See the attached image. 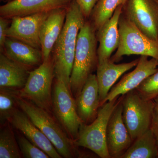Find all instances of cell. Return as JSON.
<instances>
[{"mask_svg":"<svg viewBox=\"0 0 158 158\" xmlns=\"http://www.w3.org/2000/svg\"><path fill=\"white\" fill-rule=\"evenodd\" d=\"M153 101L154 108L150 128L153 133L158 148V96Z\"/></svg>","mask_w":158,"mask_h":158,"instance_id":"83f0119b","label":"cell"},{"mask_svg":"<svg viewBox=\"0 0 158 158\" xmlns=\"http://www.w3.org/2000/svg\"><path fill=\"white\" fill-rule=\"evenodd\" d=\"M139 59L127 63L116 64L111 59L98 62L97 68L100 107L105 103L110 89L125 73L135 67Z\"/></svg>","mask_w":158,"mask_h":158,"instance_id":"ac0fdd59","label":"cell"},{"mask_svg":"<svg viewBox=\"0 0 158 158\" xmlns=\"http://www.w3.org/2000/svg\"><path fill=\"white\" fill-rule=\"evenodd\" d=\"M9 19L0 16V51L3 53L5 42L7 37V31L9 28Z\"/></svg>","mask_w":158,"mask_h":158,"instance_id":"f1b7e54d","label":"cell"},{"mask_svg":"<svg viewBox=\"0 0 158 158\" xmlns=\"http://www.w3.org/2000/svg\"><path fill=\"white\" fill-rule=\"evenodd\" d=\"M1 1H3L4 2H6L7 3L8 2H11V1H14V0H1Z\"/></svg>","mask_w":158,"mask_h":158,"instance_id":"f546056e","label":"cell"},{"mask_svg":"<svg viewBox=\"0 0 158 158\" xmlns=\"http://www.w3.org/2000/svg\"><path fill=\"white\" fill-rule=\"evenodd\" d=\"M86 20L77 3L73 0L67 7L64 26L53 49L56 78L62 80L70 89L78 35Z\"/></svg>","mask_w":158,"mask_h":158,"instance_id":"6da1fadb","label":"cell"},{"mask_svg":"<svg viewBox=\"0 0 158 158\" xmlns=\"http://www.w3.org/2000/svg\"><path fill=\"white\" fill-rule=\"evenodd\" d=\"M75 101L77 113L82 123L90 124L96 118L100 107L96 75L89 76Z\"/></svg>","mask_w":158,"mask_h":158,"instance_id":"9a60e30c","label":"cell"},{"mask_svg":"<svg viewBox=\"0 0 158 158\" xmlns=\"http://www.w3.org/2000/svg\"><path fill=\"white\" fill-rule=\"evenodd\" d=\"M30 73L28 67L1 53L0 88L19 91L25 85Z\"/></svg>","mask_w":158,"mask_h":158,"instance_id":"d6986e66","label":"cell"},{"mask_svg":"<svg viewBox=\"0 0 158 158\" xmlns=\"http://www.w3.org/2000/svg\"><path fill=\"white\" fill-rule=\"evenodd\" d=\"M158 158V148L150 129L139 136L120 158Z\"/></svg>","mask_w":158,"mask_h":158,"instance_id":"44dd1931","label":"cell"},{"mask_svg":"<svg viewBox=\"0 0 158 158\" xmlns=\"http://www.w3.org/2000/svg\"><path fill=\"white\" fill-rule=\"evenodd\" d=\"M143 98L152 100L158 96V70L148 77L135 89Z\"/></svg>","mask_w":158,"mask_h":158,"instance_id":"d4e9b609","label":"cell"},{"mask_svg":"<svg viewBox=\"0 0 158 158\" xmlns=\"http://www.w3.org/2000/svg\"><path fill=\"white\" fill-rule=\"evenodd\" d=\"M122 98V95L110 116L107 127V145L112 158H120L133 142L123 121Z\"/></svg>","mask_w":158,"mask_h":158,"instance_id":"30bf717a","label":"cell"},{"mask_svg":"<svg viewBox=\"0 0 158 158\" xmlns=\"http://www.w3.org/2000/svg\"><path fill=\"white\" fill-rule=\"evenodd\" d=\"M50 11L12 18L7 31V37L41 50L40 30Z\"/></svg>","mask_w":158,"mask_h":158,"instance_id":"8fae6325","label":"cell"},{"mask_svg":"<svg viewBox=\"0 0 158 158\" xmlns=\"http://www.w3.org/2000/svg\"><path fill=\"white\" fill-rule=\"evenodd\" d=\"M67 7L51 11L41 25L39 39L43 61L51 56L55 44L61 34L65 22Z\"/></svg>","mask_w":158,"mask_h":158,"instance_id":"e0dca14e","label":"cell"},{"mask_svg":"<svg viewBox=\"0 0 158 158\" xmlns=\"http://www.w3.org/2000/svg\"><path fill=\"white\" fill-rule=\"evenodd\" d=\"M123 117L133 141L150 129L154 102L144 99L136 89L123 95Z\"/></svg>","mask_w":158,"mask_h":158,"instance_id":"52a82bcc","label":"cell"},{"mask_svg":"<svg viewBox=\"0 0 158 158\" xmlns=\"http://www.w3.org/2000/svg\"><path fill=\"white\" fill-rule=\"evenodd\" d=\"M122 13L144 35L158 41V0H127Z\"/></svg>","mask_w":158,"mask_h":158,"instance_id":"9c48e42d","label":"cell"},{"mask_svg":"<svg viewBox=\"0 0 158 158\" xmlns=\"http://www.w3.org/2000/svg\"><path fill=\"white\" fill-rule=\"evenodd\" d=\"M16 139L22 155L24 158H50L47 154L32 143L23 135L19 134Z\"/></svg>","mask_w":158,"mask_h":158,"instance_id":"484cf974","label":"cell"},{"mask_svg":"<svg viewBox=\"0 0 158 158\" xmlns=\"http://www.w3.org/2000/svg\"><path fill=\"white\" fill-rule=\"evenodd\" d=\"M123 5L118 6L112 17L96 32L98 43L97 53L98 62L111 59L112 54L118 48L119 44L118 21Z\"/></svg>","mask_w":158,"mask_h":158,"instance_id":"2e32d148","label":"cell"},{"mask_svg":"<svg viewBox=\"0 0 158 158\" xmlns=\"http://www.w3.org/2000/svg\"><path fill=\"white\" fill-rule=\"evenodd\" d=\"M98 0H75L85 18L88 19Z\"/></svg>","mask_w":158,"mask_h":158,"instance_id":"4316f807","label":"cell"},{"mask_svg":"<svg viewBox=\"0 0 158 158\" xmlns=\"http://www.w3.org/2000/svg\"><path fill=\"white\" fill-rule=\"evenodd\" d=\"M96 32L90 21L87 19L78 35L70 78L71 91L75 99L88 77L98 65Z\"/></svg>","mask_w":158,"mask_h":158,"instance_id":"7a4b0ae2","label":"cell"},{"mask_svg":"<svg viewBox=\"0 0 158 158\" xmlns=\"http://www.w3.org/2000/svg\"><path fill=\"white\" fill-rule=\"evenodd\" d=\"M52 109L57 120L74 142L82 122L77 113L75 99L70 88L59 79L56 78L54 85Z\"/></svg>","mask_w":158,"mask_h":158,"instance_id":"ba28073f","label":"cell"},{"mask_svg":"<svg viewBox=\"0 0 158 158\" xmlns=\"http://www.w3.org/2000/svg\"><path fill=\"white\" fill-rule=\"evenodd\" d=\"M119 97L106 102L99 109L97 116L90 124L82 123L75 144L88 148L102 158H111L106 139L108 122L116 108Z\"/></svg>","mask_w":158,"mask_h":158,"instance_id":"277c9868","label":"cell"},{"mask_svg":"<svg viewBox=\"0 0 158 158\" xmlns=\"http://www.w3.org/2000/svg\"><path fill=\"white\" fill-rule=\"evenodd\" d=\"M55 77L54 59L51 56L37 68L30 71L27 83L18 91L19 95L52 113V84Z\"/></svg>","mask_w":158,"mask_h":158,"instance_id":"8992f818","label":"cell"},{"mask_svg":"<svg viewBox=\"0 0 158 158\" xmlns=\"http://www.w3.org/2000/svg\"><path fill=\"white\" fill-rule=\"evenodd\" d=\"M18 91L1 88L0 119L1 124L6 123L18 106L16 97Z\"/></svg>","mask_w":158,"mask_h":158,"instance_id":"cb8c5ba5","label":"cell"},{"mask_svg":"<svg viewBox=\"0 0 158 158\" xmlns=\"http://www.w3.org/2000/svg\"><path fill=\"white\" fill-rule=\"evenodd\" d=\"M18 107L27 114L29 118L49 141L62 157L75 158L80 156L77 146L68 135L58 120L51 113L19 96L16 97Z\"/></svg>","mask_w":158,"mask_h":158,"instance_id":"3957f363","label":"cell"},{"mask_svg":"<svg viewBox=\"0 0 158 158\" xmlns=\"http://www.w3.org/2000/svg\"><path fill=\"white\" fill-rule=\"evenodd\" d=\"M158 66L157 59L152 58L148 59V57L140 56L135 68L126 74L118 83L111 88L105 103L136 89L145 79L158 70Z\"/></svg>","mask_w":158,"mask_h":158,"instance_id":"7c38bea8","label":"cell"},{"mask_svg":"<svg viewBox=\"0 0 158 158\" xmlns=\"http://www.w3.org/2000/svg\"><path fill=\"white\" fill-rule=\"evenodd\" d=\"M73 0H14L0 6V16L12 18L66 8Z\"/></svg>","mask_w":158,"mask_h":158,"instance_id":"4fadbf2b","label":"cell"},{"mask_svg":"<svg viewBox=\"0 0 158 158\" xmlns=\"http://www.w3.org/2000/svg\"><path fill=\"white\" fill-rule=\"evenodd\" d=\"M3 53L10 59L29 69L38 67L43 62L41 50L10 37L6 39Z\"/></svg>","mask_w":158,"mask_h":158,"instance_id":"ffe728a7","label":"cell"},{"mask_svg":"<svg viewBox=\"0 0 158 158\" xmlns=\"http://www.w3.org/2000/svg\"><path fill=\"white\" fill-rule=\"evenodd\" d=\"M127 0H98L88 20L97 31L113 16L115 10Z\"/></svg>","mask_w":158,"mask_h":158,"instance_id":"7402d4cb","label":"cell"},{"mask_svg":"<svg viewBox=\"0 0 158 158\" xmlns=\"http://www.w3.org/2000/svg\"><path fill=\"white\" fill-rule=\"evenodd\" d=\"M118 30L119 45L110 59L113 62H119L124 56L131 55L146 56L158 60V41L144 35L122 13L118 21Z\"/></svg>","mask_w":158,"mask_h":158,"instance_id":"5b68a950","label":"cell"},{"mask_svg":"<svg viewBox=\"0 0 158 158\" xmlns=\"http://www.w3.org/2000/svg\"><path fill=\"white\" fill-rule=\"evenodd\" d=\"M8 122L29 141L47 154L50 158H62L52 142L22 110L16 108Z\"/></svg>","mask_w":158,"mask_h":158,"instance_id":"5bb4252c","label":"cell"},{"mask_svg":"<svg viewBox=\"0 0 158 158\" xmlns=\"http://www.w3.org/2000/svg\"><path fill=\"white\" fill-rule=\"evenodd\" d=\"M21 153L11 127L8 125L0 132V158H20Z\"/></svg>","mask_w":158,"mask_h":158,"instance_id":"603a6c76","label":"cell"}]
</instances>
